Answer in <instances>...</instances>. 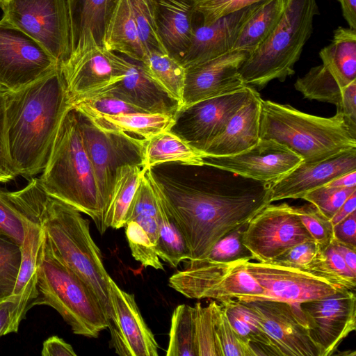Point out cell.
<instances>
[{
  "label": "cell",
  "instance_id": "cell-1",
  "mask_svg": "<svg viewBox=\"0 0 356 356\" xmlns=\"http://www.w3.org/2000/svg\"><path fill=\"white\" fill-rule=\"evenodd\" d=\"M217 173L212 180L194 184L154 174L183 232L191 259L206 257L220 238L271 203L269 184L220 168Z\"/></svg>",
  "mask_w": 356,
  "mask_h": 356
},
{
  "label": "cell",
  "instance_id": "cell-2",
  "mask_svg": "<svg viewBox=\"0 0 356 356\" xmlns=\"http://www.w3.org/2000/svg\"><path fill=\"white\" fill-rule=\"evenodd\" d=\"M72 106L60 67L17 90H8L6 131L16 175L31 179L41 174L60 122Z\"/></svg>",
  "mask_w": 356,
  "mask_h": 356
},
{
  "label": "cell",
  "instance_id": "cell-3",
  "mask_svg": "<svg viewBox=\"0 0 356 356\" xmlns=\"http://www.w3.org/2000/svg\"><path fill=\"white\" fill-rule=\"evenodd\" d=\"M10 199L26 216L35 220L55 254L75 273L96 296L108 317L111 313L109 280L101 251L90 232V223L73 207L49 195L39 177Z\"/></svg>",
  "mask_w": 356,
  "mask_h": 356
},
{
  "label": "cell",
  "instance_id": "cell-4",
  "mask_svg": "<svg viewBox=\"0 0 356 356\" xmlns=\"http://www.w3.org/2000/svg\"><path fill=\"white\" fill-rule=\"evenodd\" d=\"M39 179L49 195L90 216L100 234L105 232L101 197L72 106L63 116Z\"/></svg>",
  "mask_w": 356,
  "mask_h": 356
},
{
  "label": "cell",
  "instance_id": "cell-5",
  "mask_svg": "<svg viewBox=\"0 0 356 356\" xmlns=\"http://www.w3.org/2000/svg\"><path fill=\"white\" fill-rule=\"evenodd\" d=\"M260 139L275 140L302 163H313L356 147V131L337 112L330 118L305 113L288 104L261 100Z\"/></svg>",
  "mask_w": 356,
  "mask_h": 356
},
{
  "label": "cell",
  "instance_id": "cell-6",
  "mask_svg": "<svg viewBox=\"0 0 356 356\" xmlns=\"http://www.w3.org/2000/svg\"><path fill=\"white\" fill-rule=\"evenodd\" d=\"M318 13L317 0H288L274 31L240 66L238 72L244 83L262 88L274 79L284 81L293 75Z\"/></svg>",
  "mask_w": 356,
  "mask_h": 356
},
{
  "label": "cell",
  "instance_id": "cell-7",
  "mask_svg": "<svg viewBox=\"0 0 356 356\" xmlns=\"http://www.w3.org/2000/svg\"><path fill=\"white\" fill-rule=\"evenodd\" d=\"M38 290L32 307L54 308L74 334L97 338L108 328L106 316L96 296L55 254L45 236L40 251Z\"/></svg>",
  "mask_w": 356,
  "mask_h": 356
},
{
  "label": "cell",
  "instance_id": "cell-8",
  "mask_svg": "<svg viewBox=\"0 0 356 356\" xmlns=\"http://www.w3.org/2000/svg\"><path fill=\"white\" fill-rule=\"evenodd\" d=\"M3 18L40 43L58 63L70 56L72 29L67 0H10Z\"/></svg>",
  "mask_w": 356,
  "mask_h": 356
},
{
  "label": "cell",
  "instance_id": "cell-9",
  "mask_svg": "<svg viewBox=\"0 0 356 356\" xmlns=\"http://www.w3.org/2000/svg\"><path fill=\"white\" fill-rule=\"evenodd\" d=\"M76 111L84 148L96 179L105 218L118 168L134 165L143 169L145 141L103 131L83 113Z\"/></svg>",
  "mask_w": 356,
  "mask_h": 356
},
{
  "label": "cell",
  "instance_id": "cell-10",
  "mask_svg": "<svg viewBox=\"0 0 356 356\" xmlns=\"http://www.w3.org/2000/svg\"><path fill=\"white\" fill-rule=\"evenodd\" d=\"M59 67L33 38L6 19L0 20V86L17 90Z\"/></svg>",
  "mask_w": 356,
  "mask_h": 356
},
{
  "label": "cell",
  "instance_id": "cell-11",
  "mask_svg": "<svg viewBox=\"0 0 356 356\" xmlns=\"http://www.w3.org/2000/svg\"><path fill=\"white\" fill-rule=\"evenodd\" d=\"M312 237L286 203L264 207L247 224L243 242L259 262H270Z\"/></svg>",
  "mask_w": 356,
  "mask_h": 356
},
{
  "label": "cell",
  "instance_id": "cell-12",
  "mask_svg": "<svg viewBox=\"0 0 356 356\" xmlns=\"http://www.w3.org/2000/svg\"><path fill=\"white\" fill-rule=\"evenodd\" d=\"M299 307L321 356L334 355L356 329L355 291L341 289L330 296L300 303Z\"/></svg>",
  "mask_w": 356,
  "mask_h": 356
},
{
  "label": "cell",
  "instance_id": "cell-13",
  "mask_svg": "<svg viewBox=\"0 0 356 356\" xmlns=\"http://www.w3.org/2000/svg\"><path fill=\"white\" fill-rule=\"evenodd\" d=\"M125 61L96 42L70 55L59 67L71 104L122 80Z\"/></svg>",
  "mask_w": 356,
  "mask_h": 356
},
{
  "label": "cell",
  "instance_id": "cell-14",
  "mask_svg": "<svg viewBox=\"0 0 356 356\" xmlns=\"http://www.w3.org/2000/svg\"><path fill=\"white\" fill-rule=\"evenodd\" d=\"M257 314L280 356H321L312 340L299 304L272 300L245 302Z\"/></svg>",
  "mask_w": 356,
  "mask_h": 356
},
{
  "label": "cell",
  "instance_id": "cell-15",
  "mask_svg": "<svg viewBox=\"0 0 356 356\" xmlns=\"http://www.w3.org/2000/svg\"><path fill=\"white\" fill-rule=\"evenodd\" d=\"M204 165L218 168L241 177L272 184L302 162L284 145L270 139H260L251 148L228 156L204 157Z\"/></svg>",
  "mask_w": 356,
  "mask_h": 356
},
{
  "label": "cell",
  "instance_id": "cell-16",
  "mask_svg": "<svg viewBox=\"0 0 356 356\" xmlns=\"http://www.w3.org/2000/svg\"><path fill=\"white\" fill-rule=\"evenodd\" d=\"M111 313L108 323L111 344L122 356H158V344L145 323L135 296L109 280Z\"/></svg>",
  "mask_w": 356,
  "mask_h": 356
},
{
  "label": "cell",
  "instance_id": "cell-17",
  "mask_svg": "<svg viewBox=\"0 0 356 356\" xmlns=\"http://www.w3.org/2000/svg\"><path fill=\"white\" fill-rule=\"evenodd\" d=\"M250 54L233 50L186 69L179 111L207 99L238 91L247 85L238 69Z\"/></svg>",
  "mask_w": 356,
  "mask_h": 356
},
{
  "label": "cell",
  "instance_id": "cell-18",
  "mask_svg": "<svg viewBox=\"0 0 356 356\" xmlns=\"http://www.w3.org/2000/svg\"><path fill=\"white\" fill-rule=\"evenodd\" d=\"M243 264L263 287L268 300L300 304L330 296L342 289L296 268L248 260Z\"/></svg>",
  "mask_w": 356,
  "mask_h": 356
},
{
  "label": "cell",
  "instance_id": "cell-19",
  "mask_svg": "<svg viewBox=\"0 0 356 356\" xmlns=\"http://www.w3.org/2000/svg\"><path fill=\"white\" fill-rule=\"evenodd\" d=\"M254 90L253 87L246 86L238 91L200 101L179 111L184 113L186 136L184 138L202 151L223 131Z\"/></svg>",
  "mask_w": 356,
  "mask_h": 356
},
{
  "label": "cell",
  "instance_id": "cell-20",
  "mask_svg": "<svg viewBox=\"0 0 356 356\" xmlns=\"http://www.w3.org/2000/svg\"><path fill=\"white\" fill-rule=\"evenodd\" d=\"M355 170L356 147L318 161L302 162L270 185V202L284 199H302L308 192L340 175Z\"/></svg>",
  "mask_w": 356,
  "mask_h": 356
},
{
  "label": "cell",
  "instance_id": "cell-21",
  "mask_svg": "<svg viewBox=\"0 0 356 356\" xmlns=\"http://www.w3.org/2000/svg\"><path fill=\"white\" fill-rule=\"evenodd\" d=\"M265 1L250 5L209 25L195 27L190 45L180 59L182 65L186 68L232 51L244 26Z\"/></svg>",
  "mask_w": 356,
  "mask_h": 356
},
{
  "label": "cell",
  "instance_id": "cell-22",
  "mask_svg": "<svg viewBox=\"0 0 356 356\" xmlns=\"http://www.w3.org/2000/svg\"><path fill=\"white\" fill-rule=\"evenodd\" d=\"M24 216L21 261L15 287L9 298L13 305L6 334L17 332L20 323L38 296V275L44 234L35 220Z\"/></svg>",
  "mask_w": 356,
  "mask_h": 356
},
{
  "label": "cell",
  "instance_id": "cell-23",
  "mask_svg": "<svg viewBox=\"0 0 356 356\" xmlns=\"http://www.w3.org/2000/svg\"><path fill=\"white\" fill-rule=\"evenodd\" d=\"M101 94L115 96L146 113L177 115L179 111V104L147 74L138 61L126 59L122 80L81 99Z\"/></svg>",
  "mask_w": 356,
  "mask_h": 356
},
{
  "label": "cell",
  "instance_id": "cell-24",
  "mask_svg": "<svg viewBox=\"0 0 356 356\" xmlns=\"http://www.w3.org/2000/svg\"><path fill=\"white\" fill-rule=\"evenodd\" d=\"M261 97L254 89L248 101L232 117L223 131L202 152L208 156H228L244 152L260 140Z\"/></svg>",
  "mask_w": 356,
  "mask_h": 356
},
{
  "label": "cell",
  "instance_id": "cell-25",
  "mask_svg": "<svg viewBox=\"0 0 356 356\" xmlns=\"http://www.w3.org/2000/svg\"><path fill=\"white\" fill-rule=\"evenodd\" d=\"M72 106L103 131L131 136L143 141L159 133L171 130L177 120V115L145 112L106 115L81 105Z\"/></svg>",
  "mask_w": 356,
  "mask_h": 356
},
{
  "label": "cell",
  "instance_id": "cell-26",
  "mask_svg": "<svg viewBox=\"0 0 356 356\" xmlns=\"http://www.w3.org/2000/svg\"><path fill=\"white\" fill-rule=\"evenodd\" d=\"M67 1L72 29L70 55L86 49L94 42L102 46L106 24L118 0Z\"/></svg>",
  "mask_w": 356,
  "mask_h": 356
},
{
  "label": "cell",
  "instance_id": "cell-27",
  "mask_svg": "<svg viewBox=\"0 0 356 356\" xmlns=\"http://www.w3.org/2000/svg\"><path fill=\"white\" fill-rule=\"evenodd\" d=\"M159 33L168 54L180 61L191 42L194 3L188 0H155Z\"/></svg>",
  "mask_w": 356,
  "mask_h": 356
},
{
  "label": "cell",
  "instance_id": "cell-28",
  "mask_svg": "<svg viewBox=\"0 0 356 356\" xmlns=\"http://www.w3.org/2000/svg\"><path fill=\"white\" fill-rule=\"evenodd\" d=\"M145 172L155 196L158 211L159 238L156 251L161 259L176 268L181 261L191 259V252L180 225L152 169Z\"/></svg>",
  "mask_w": 356,
  "mask_h": 356
},
{
  "label": "cell",
  "instance_id": "cell-29",
  "mask_svg": "<svg viewBox=\"0 0 356 356\" xmlns=\"http://www.w3.org/2000/svg\"><path fill=\"white\" fill-rule=\"evenodd\" d=\"M102 47L142 62L145 51L140 41L129 0H118L106 24Z\"/></svg>",
  "mask_w": 356,
  "mask_h": 356
},
{
  "label": "cell",
  "instance_id": "cell-30",
  "mask_svg": "<svg viewBox=\"0 0 356 356\" xmlns=\"http://www.w3.org/2000/svg\"><path fill=\"white\" fill-rule=\"evenodd\" d=\"M319 56L327 75L341 89L356 81V29L337 27Z\"/></svg>",
  "mask_w": 356,
  "mask_h": 356
},
{
  "label": "cell",
  "instance_id": "cell-31",
  "mask_svg": "<svg viewBox=\"0 0 356 356\" xmlns=\"http://www.w3.org/2000/svg\"><path fill=\"white\" fill-rule=\"evenodd\" d=\"M205 156L183 136L168 130L145 141L143 170L167 162L202 167L204 166Z\"/></svg>",
  "mask_w": 356,
  "mask_h": 356
},
{
  "label": "cell",
  "instance_id": "cell-32",
  "mask_svg": "<svg viewBox=\"0 0 356 356\" xmlns=\"http://www.w3.org/2000/svg\"><path fill=\"white\" fill-rule=\"evenodd\" d=\"M287 2L288 0H266L244 26L232 51H244L250 55L254 52L280 22Z\"/></svg>",
  "mask_w": 356,
  "mask_h": 356
},
{
  "label": "cell",
  "instance_id": "cell-33",
  "mask_svg": "<svg viewBox=\"0 0 356 356\" xmlns=\"http://www.w3.org/2000/svg\"><path fill=\"white\" fill-rule=\"evenodd\" d=\"M145 170L126 165L118 168L104 225L115 229L124 227L129 208Z\"/></svg>",
  "mask_w": 356,
  "mask_h": 356
},
{
  "label": "cell",
  "instance_id": "cell-34",
  "mask_svg": "<svg viewBox=\"0 0 356 356\" xmlns=\"http://www.w3.org/2000/svg\"><path fill=\"white\" fill-rule=\"evenodd\" d=\"M244 261H238L222 281L208 293L206 298L220 302L231 300L243 302L268 300L263 287L244 266Z\"/></svg>",
  "mask_w": 356,
  "mask_h": 356
},
{
  "label": "cell",
  "instance_id": "cell-35",
  "mask_svg": "<svg viewBox=\"0 0 356 356\" xmlns=\"http://www.w3.org/2000/svg\"><path fill=\"white\" fill-rule=\"evenodd\" d=\"M227 318L238 336L251 346L264 349L267 355H278L266 334L256 312L245 302L231 300L220 302Z\"/></svg>",
  "mask_w": 356,
  "mask_h": 356
},
{
  "label": "cell",
  "instance_id": "cell-36",
  "mask_svg": "<svg viewBox=\"0 0 356 356\" xmlns=\"http://www.w3.org/2000/svg\"><path fill=\"white\" fill-rule=\"evenodd\" d=\"M140 63L147 74L179 104L180 109L186 74L181 62L169 54L151 51Z\"/></svg>",
  "mask_w": 356,
  "mask_h": 356
},
{
  "label": "cell",
  "instance_id": "cell-37",
  "mask_svg": "<svg viewBox=\"0 0 356 356\" xmlns=\"http://www.w3.org/2000/svg\"><path fill=\"white\" fill-rule=\"evenodd\" d=\"M301 270L323 279L339 288L355 290L356 275L349 269L332 242L323 249L318 248L312 260Z\"/></svg>",
  "mask_w": 356,
  "mask_h": 356
},
{
  "label": "cell",
  "instance_id": "cell-38",
  "mask_svg": "<svg viewBox=\"0 0 356 356\" xmlns=\"http://www.w3.org/2000/svg\"><path fill=\"white\" fill-rule=\"evenodd\" d=\"M130 220L141 226L156 247L159 238L158 211L155 196L145 170L129 208L127 222Z\"/></svg>",
  "mask_w": 356,
  "mask_h": 356
},
{
  "label": "cell",
  "instance_id": "cell-39",
  "mask_svg": "<svg viewBox=\"0 0 356 356\" xmlns=\"http://www.w3.org/2000/svg\"><path fill=\"white\" fill-rule=\"evenodd\" d=\"M167 356H197L194 307L179 305L174 310L169 332Z\"/></svg>",
  "mask_w": 356,
  "mask_h": 356
},
{
  "label": "cell",
  "instance_id": "cell-40",
  "mask_svg": "<svg viewBox=\"0 0 356 356\" xmlns=\"http://www.w3.org/2000/svg\"><path fill=\"white\" fill-rule=\"evenodd\" d=\"M138 35L145 53L168 54L159 33L155 0H129Z\"/></svg>",
  "mask_w": 356,
  "mask_h": 356
},
{
  "label": "cell",
  "instance_id": "cell-41",
  "mask_svg": "<svg viewBox=\"0 0 356 356\" xmlns=\"http://www.w3.org/2000/svg\"><path fill=\"white\" fill-rule=\"evenodd\" d=\"M218 304L211 301L194 307L195 343L197 356H220L216 335V316Z\"/></svg>",
  "mask_w": 356,
  "mask_h": 356
},
{
  "label": "cell",
  "instance_id": "cell-42",
  "mask_svg": "<svg viewBox=\"0 0 356 356\" xmlns=\"http://www.w3.org/2000/svg\"><path fill=\"white\" fill-rule=\"evenodd\" d=\"M21 261L20 245L0 232V302L10 298Z\"/></svg>",
  "mask_w": 356,
  "mask_h": 356
},
{
  "label": "cell",
  "instance_id": "cell-43",
  "mask_svg": "<svg viewBox=\"0 0 356 356\" xmlns=\"http://www.w3.org/2000/svg\"><path fill=\"white\" fill-rule=\"evenodd\" d=\"M247 224L224 235L214 244L207 256L203 259L217 263L254 259L252 254L243 242V235Z\"/></svg>",
  "mask_w": 356,
  "mask_h": 356
},
{
  "label": "cell",
  "instance_id": "cell-44",
  "mask_svg": "<svg viewBox=\"0 0 356 356\" xmlns=\"http://www.w3.org/2000/svg\"><path fill=\"white\" fill-rule=\"evenodd\" d=\"M216 335L220 356H255L251 345L243 340L229 323L221 304L216 310Z\"/></svg>",
  "mask_w": 356,
  "mask_h": 356
},
{
  "label": "cell",
  "instance_id": "cell-45",
  "mask_svg": "<svg viewBox=\"0 0 356 356\" xmlns=\"http://www.w3.org/2000/svg\"><path fill=\"white\" fill-rule=\"evenodd\" d=\"M124 227L132 257L144 267L163 270L156 247L141 226L130 220L126 222Z\"/></svg>",
  "mask_w": 356,
  "mask_h": 356
},
{
  "label": "cell",
  "instance_id": "cell-46",
  "mask_svg": "<svg viewBox=\"0 0 356 356\" xmlns=\"http://www.w3.org/2000/svg\"><path fill=\"white\" fill-rule=\"evenodd\" d=\"M302 225L316 242L319 249L329 245L333 240V225L312 204L293 207Z\"/></svg>",
  "mask_w": 356,
  "mask_h": 356
},
{
  "label": "cell",
  "instance_id": "cell-47",
  "mask_svg": "<svg viewBox=\"0 0 356 356\" xmlns=\"http://www.w3.org/2000/svg\"><path fill=\"white\" fill-rule=\"evenodd\" d=\"M356 191V187L341 188L324 185L306 193L302 199L312 204L330 220L340 207Z\"/></svg>",
  "mask_w": 356,
  "mask_h": 356
},
{
  "label": "cell",
  "instance_id": "cell-48",
  "mask_svg": "<svg viewBox=\"0 0 356 356\" xmlns=\"http://www.w3.org/2000/svg\"><path fill=\"white\" fill-rule=\"evenodd\" d=\"M24 214L10 199L7 191L0 189V232L21 245L24 236Z\"/></svg>",
  "mask_w": 356,
  "mask_h": 356
},
{
  "label": "cell",
  "instance_id": "cell-49",
  "mask_svg": "<svg viewBox=\"0 0 356 356\" xmlns=\"http://www.w3.org/2000/svg\"><path fill=\"white\" fill-rule=\"evenodd\" d=\"M261 0H205L194 6L195 14L202 17V24L209 25L218 19Z\"/></svg>",
  "mask_w": 356,
  "mask_h": 356
},
{
  "label": "cell",
  "instance_id": "cell-50",
  "mask_svg": "<svg viewBox=\"0 0 356 356\" xmlns=\"http://www.w3.org/2000/svg\"><path fill=\"white\" fill-rule=\"evenodd\" d=\"M72 105H81L97 113L106 115L144 112L126 101L109 94H101L87 97Z\"/></svg>",
  "mask_w": 356,
  "mask_h": 356
},
{
  "label": "cell",
  "instance_id": "cell-51",
  "mask_svg": "<svg viewBox=\"0 0 356 356\" xmlns=\"http://www.w3.org/2000/svg\"><path fill=\"white\" fill-rule=\"evenodd\" d=\"M318 250V245L314 239L307 241L290 248L266 263L302 270L312 260Z\"/></svg>",
  "mask_w": 356,
  "mask_h": 356
},
{
  "label": "cell",
  "instance_id": "cell-52",
  "mask_svg": "<svg viewBox=\"0 0 356 356\" xmlns=\"http://www.w3.org/2000/svg\"><path fill=\"white\" fill-rule=\"evenodd\" d=\"M8 90L0 86V183H6L17 175L11 165L6 131V98Z\"/></svg>",
  "mask_w": 356,
  "mask_h": 356
},
{
  "label": "cell",
  "instance_id": "cell-53",
  "mask_svg": "<svg viewBox=\"0 0 356 356\" xmlns=\"http://www.w3.org/2000/svg\"><path fill=\"white\" fill-rule=\"evenodd\" d=\"M337 112L342 114L348 126L356 131V81L344 88L342 101L337 107Z\"/></svg>",
  "mask_w": 356,
  "mask_h": 356
},
{
  "label": "cell",
  "instance_id": "cell-54",
  "mask_svg": "<svg viewBox=\"0 0 356 356\" xmlns=\"http://www.w3.org/2000/svg\"><path fill=\"white\" fill-rule=\"evenodd\" d=\"M333 239L356 248V211L333 226Z\"/></svg>",
  "mask_w": 356,
  "mask_h": 356
},
{
  "label": "cell",
  "instance_id": "cell-55",
  "mask_svg": "<svg viewBox=\"0 0 356 356\" xmlns=\"http://www.w3.org/2000/svg\"><path fill=\"white\" fill-rule=\"evenodd\" d=\"M42 356H76L72 346L58 336L49 337L43 342Z\"/></svg>",
  "mask_w": 356,
  "mask_h": 356
},
{
  "label": "cell",
  "instance_id": "cell-56",
  "mask_svg": "<svg viewBox=\"0 0 356 356\" xmlns=\"http://www.w3.org/2000/svg\"><path fill=\"white\" fill-rule=\"evenodd\" d=\"M332 243L336 250L341 254L349 269L356 275V248L339 243L334 239Z\"/></svg>",
  "mask_w": 356,
  "mask_h": 356
},
{
  "label": "cell",
  "instance_id": "cell-57",
  "mask_svg": "<svg viewBox=\"0 0 356 356\" xmlns=\"http://www.w3.org/2000/svg\"><path fill=\"white\" fill-rule=\"evenodd\" d=\"M356 209V191L353 192L350 196L340 207L333 217L330 219L332 225L340 222L349 214L355 211Z\"/></svg>",
  "mask_w": 356,
  "mask_h": 356
},
{
  "label": "cell",
  "instance_id": "cell-58",
  "mask_svg": "<svg viewBox=\"0 0 356 356\" xmlns=\"http://www.w3.org/2000/svg\"><path fill=\"white\" fill-rule=\"evenodd\" d=\"M342 15L350 28L356 29V0H337Z\"/></svg>",
  "mask_w": 356,
  "mask_h": 356
},
{
  "label": "cell",
  "instance_id": "cell-59",
  "mask_svg": "<svg viewBox=\"0 0 356 356\" xmlns=\"http://www.w3.org/2000/svg\"><path fill=\"white\" fill-rule=\"evenodd\" d=\"M13 305L10 299L0 302V337L6 334Z\"/></svg>",
  "mask_w": 356,
  "mask_h": 356
},
{
  "label": "cell",
  "instance_id": "cell-60",
  "mask_svg": "<svg viewBox=\"0 0 356 356\" xmlns=\"http://www.w3.org/2000/svg\"><path fill=\"white\" fill-rule=\"evenodd\" d=\"M325 185L341 188L356 187V170L340 175Z\"/></svg>",
  "mask_w": 356,
  "mask_h": 356
},
{
  "label": "cell",
  "instance_id": "cell-61",
  "mask_svg": "<svg viewBox=\"0 0 356 356\" xmlns=\"http://www.w3.org/2000/svg\"><path fill=\"white\" fill-rule=\"evenodd\" d=\"M10 0H0V8H2L4 5Z\"/></svg>",
  "mask_w": 356,
  "mask_h": 356
},
{
  "label": "cell",
  "instance_id": "cell-62",
  "mask_svg": "<svg viewBox=\"0 0 356 356\" xmlns=\"http://www.w3.org/2000/svg\"><path fill=\"white\" fill-rule=\"evenodd\" d=\"M190 1H191L193 3H194V5H196L203 1H205V0H188Z\"/></svg>",
  "mask_w": 356,
  "mask_h": 356
}]
</instances>
